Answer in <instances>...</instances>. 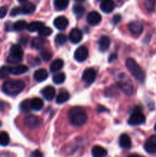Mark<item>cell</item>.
I'll list each match as a JSON object with an SVG mask.
<instances>
[{
  "label": "cell",
  "mask_w": 156,
  "mask_h": 157,
  "mask_svg": "<svg viewBox=\"0 0 156 157\" xmlns=\"http://www.w3.org/2000/svg\"><path fill=\"white\" fill-rule=\"evenodd\" d=\"M64 61L61 59H56L50 64V71L53 73H56V72L59 71L62 67H64Z\"/></svg>",
  "instance_id": "obj_24"
},
{
  "label": "cell",
  "mask_w": 156,
  "mask_h": 157,
  "mask_svg": "<svg viewBox=\"0 0 156 157\" xmlns=\"http://www.w3.org/2000/svg\"><path fill=\"white\" fill-rule=\"evenodd\" d=\"M28 63H30L32 65H38L41 64V60L37 57H30L28 58Z\"/></svg>",
  "instance_id": "obj_40"
},
{
  "label": "cell",
  "mask_w": 156,
  "mask_h": 157,
  "mask_svg": "<svg viewBox=\"0 0 156 157\" xmlns=\"http://www.w3.org/2000/svg\"><path fill=\"white\" fill-rule=\"evenodd\" d=\"M11 75V67L2 66L0 67V79H5Z\"/></svg>",
  "instance_id": "obj_33"
},
{
  "label": "cell",
  "mask_w": 156,
  "mask_h": 157,
  "mask_svg": "<svg viewBox=\"0 0 156 157\" xmlns=\"http://www.w3.org/2000/svg\"><path fill=\"white\" fill-rule=\"evenodd\" d=\"M121 20V16L119 15H116L113 16V20H112V22H113V25H117L118 23Z\"/></svg>",
  "instance_id": "obj_45"
},
{
  "label": "cell",
  "mask_w": 156,
  "mask_h": 157,
  "mask_svg": "<svg viewBox=\"0 0 156 157\" xmlns=\"http://www.w3.org/2000/svg\"><path fill=\"white\" fill-rule=\"evenodd\" d=\"M145 121V117L140 110H135L131 116L129 117L128 123L131 126H138L144 124Z\"/></svg>",
  "instance_id": "obj_6"
},
{
  "label": "cell",
  "mask_w": 156,
  "mask_h": 157,
  "mask_svg": "<svg viewBox=\"0 0 156 157\" xmlns=\"http://www.w3.org/2000/svg\"><path fill=\"white\" fill-rule=\"evenodd\" d=\"M116 58H117V55H116V53H112L108 58L109 62H113V61H115Z\"/></svg>",
  "instance_id": "obj_46"
},
{
  "label": "cell",
  "mask_w": 156,
  "mask_h": 157,
  "mask_svg": "<svg viewBox=\"0 0 156 157\" xmlns=\"http://www.w3.org/2000/svg\"><path fill=\"white\" fill-rule=\"evenodd\" d=\"M8 12V9L6 6H2L0 7V18H3L6 15Z\"/></svg>",
  "instance_id": "obj_42"
},
{
  "label": "cell",
  "mask_w": 156,
  "mask_h": 157,
  "mask_svg": "<svg viewBox=\"0 0 156 157\" xmlns=\"http://www.w3.org/2000/svg\"><path fill=\"white\" fill-rule=\"evenodd\" d=\"M145 6L148 12H152L155 5V0H144Z\"/></svg>",
  "instance_id": "obj_37"
},
{
  "label": "cell",
  "mask_w": 156,
  "mask_h": 157,
  "mask_svg": "<svg viewBox=\"0 0 156 157\" xmlns=\"http://www.w3.org/2000/svg\"><path fill=\"white\" fill-rule=\"evenodd\" d=\"M44 45V40L43 39L42 37H36L34 38L32 41V47L35 49H41L42 48L43 46Z\"/></svg>",
  "instance_id": "obj_28"
},
{
  "label": "cell",
  "mask_w": 156,
  "mask_h": 157,
  "mask_svg": "<svg viewBox=\"0 0 156 157\" xmlns=\"http://www.w3.org/2000/svg\"><path fill=\"white\" fill-rule=\"evenodd\" d=\"M110 45V39L108 36L106 35H103L101 36L99 38V41H98V47H99V50L100 52H106L107 49L109 48Z\"/></svg>",
  "instance_id": "obj_17"
},
{
  "label": "cell",
  "mask_w": 156,
  "mask_h": 157,
  "mask_svg": "<svg viewBox=\"0 0 156 157\" xmlns=\"http://www.w3.org/2000/svg\"><path fill=\"white\" fill-rule=\"evenodd\" d=\"M43 106H44V103L41 98H35L31 100V108L32 110L38 111V110H41Z\"/></svg>",
  "instance_id": "obj_23"
},
{
  "label": "cell",
  "mask_w": 156,
  "mask_h": 157,
  "mask_svg": "<svg viewBox=\"0 0 156 157\" xmlns=\"http://www.w3.org/2000/svg\"><path fill=\"white\" fill-rule=\"evenodd\" d=\"M119 144L122 148L129 149L132 147V141L127 134H122L119 136Z\"/></svg>",
  "instance_id": "obj_19"
},
{
  "label": "cell",
  "mask_w": 156,
  "mask_h": 157,
  "mask_svg": "<svg viewBox=\"0 0 156 157\" xmlns=\"http://www.w3.org/2000/svg\"><path fill=\"white\" fill-rule=\"evenodd\" d=\"M96 78V71L93 68H87L84 71L82 75V80L84 82H85L86 84H90L94 82L95 79Z\"/></svg>",
  "instance_id": "obj_8"
},
{
  "label": "cell",
  "mask_w": 156,
  "mask_h": 157,
  "mask_svg": "<svg viewBox=\"0 0 156 157\" xmlns=\"http://www.w3.org/2000/svg\"><path fill=\"white\" fill-rule=\"evenodd\" d=\"M28 71V67L25 65H17L11 67V74L14 75H20Z\"/></svg>",
  "instance_id": "obj_26"
},
{
  "label": "cell",
  "mask_w": 156,
  "mask_h": 157,
  "mask_svg": "<svg viewBox=\"0 0 156 157\" xmlns=\"http://www.w3.org/2000/svg\"><path fill=\"white\" fill-rule=\"evenodd\" d=\"M67 41V37L64 34H58L55 37V43L58 45H64Z\"/></svg>",
  "instance_id": "obj_34"
},
{
  "label": "cell",
  "mask_w": 156,
  "mask_h": 157,
  "mask_svg": "<svg viewBox=\"0 0 156 157\" xmlns=\"http://www.w3.org/2000/svg\"><path fill=\"white\" fill-rule=\"evenodd\" d=\"M41 58H42L43 61H50L52 58L51 53L47 52V51H43V52H41Z\"/></svg>",
  "instance_id": "obj_39"
},
{
  "label": "cell",
  "mask_w": 156,
  "mask_h": 157,
  "mask_svg": "<svg viewBox=\"0 0 156 157\" xmlns=\"http://www.w3.org/2000/svg\"><path fill=\"white\" fill-rule=\"evenodd\" d=\"M47 78H48V73L45 69H38V70L35 71L34 73V79L38 82L45 81Z\"/></svg>",
  "instance_id": "obj_18"
},
{
  "label": "cell",
  "mask_w": 156,
  "mask_h": 157,
  "mask_svg": "<svg viewBox=\"0 0 156 157\" xmlns=\"http://www.w3.org/2000/svg\"><path fill=\"white\" fill-rule=\"evenodd\" d=\"M43 98L47 101H51L55 96V89L52 86H47L41 90Z\"/></svg>",
  "instance_id": "obj_16"
},
{
  "label": "cell",
  "mask_w": 156,
  "mask_h": 157,
  "mask_svg": "<svg viewBox=\"0 0 156 157\" xmlns=\"http://www.w3.org/2000/svg\"><path fill=\"white\" fill-rule=\"evenodd\" d=\"M83 33L79 29H73L69 34V39L73 44H77L82 40Z\"/></svg>",
  "instance_id": "obj_11"
},
{
  "label": "cell",
  "mask_w": 156,
  "mask_h": 157,
  "mask_svg": "<svg viewBox=\"0 0 156 157\" xmlns=\"http://www.w3.org/2000/svg\"><path fill=\"white\" fill-rule=\"evenodd\" d=\"M2 126V123H1V121H0V127H1Z\"/></svg>",
  "instance_id": "obj_53"
},
{
  "label": "cell",
  "mask_w": 156,
  "mask_h": 157,
  "mask_svg": "<svg viewBox=\"0 0 156 157\" xmlns=\"http://www.w3.org/2000/svg\"><path fill=\"white\" fill-rule=\"evenodd\" d=\"M11 15L12 16H16V15H20L21 13V9H20V7H15L12 9L11 11Z\"/></svg>",
  "instance_id": "obj_41"
},
{
  "label": "cell",
  "mask_w": 156,
  "mask_h": 157,
  "mask_svg": "<svg viewBox=\"0 0 156 157\" xmlns=\"http://www.w3.org/2000/svg\"><path fill=\"white\" fill-rule=\"evenodd\" d=\"M102 20V17H101L100 14L98 13L97 12H90L87 16V21L90 25H98Z\"/></svg>",
  "instance_id": "obj_12"
},
{
  "label": "cell",
  "mask_w": 156,
  "mask_h": 157,
  "mask_svg": "<svg viewBox=\"0 0 156 157\" xmlns=\"http://www.w3.org/2000/svg\"><path fill=\"white\" fill-rule=\"evenodd\" d=\"M154 130H155V132H156V124H155V125H154Z\"/></svg>",
  "instance_id": "obj_52"
},
{
  "label": "cell",
  "mask_w": 156,
  "mask_h": 157,
  "mask_svg": "<svg viewBox=\"0 0 156 157\" xmlns=\"http://www.w3.org/2000/svg\"><path fill=\"white\" fill-rule=\"evenodd\" d=\"M44 26V23L41 21H32L31 23L28 24L27 29L28 32H39L41 29Z\"/></svg>",
  "instance_id": "obj_22"
},
{
  "label": "cell",
  "mask_w": 156,
  "mask_h": 157,
  "mask_svg": "<svg viewBox=\"0 0 156 157\" xmlns=\"http://www.w3.org/2000/svg\"><path fill=\"white\" fill-rule=\"evenodd\" d=\"M24 88V83L21 80H11L3 84L2 90L6 94L15 96L21 93Z\"/></svg>",
  "instance_id": "obj_3"
},
{
  "label": "cell",
  "mask_w": 156,
  "mask_h": 157,
  "mask_svg": "<svg viewBox=\"0 0 156 157\" xmlns=\"http://www.w3.org/2000/svg\"><path fill=\"white\" fill-rule=\"evenodd\" d=\"M85 0H75V2H84Z\"/></svg>",
  "instance_id": "obj_51"
},
{
  "label": "cell",
  "mask_w": 156,
  "mask_h": 157,
  "mask_svg": "<svg viewBox=\"0 0 156 157\" xmlns=\"http://www.w3.org/2000/svg\"><path fill=\"white\" fill-rule=\"evenodd\" d=\"M23 122L26 127H28V129H32V130L36 129L40 124L39 119L38 117L35 116V115H28V116L25 117Z\"/></svg>",
  "instance_id": "obj_9"
},
{
  "label": "cell",
  "mask_w": 156,
  "mask_h": 157,
  "mask_svg": "<svg viewBox=\"0 0 156 157\" xmlns=\"http://www.w3.org/2000/svg\"><path fill=\"white\" fill-rule=\"evenodd\" d=\"M27 25L28 24L26 23L25 21H24V20H19V21H16V22H15L12 25V30L16 31V32H21V31L26 29Z\"/></svg>",
  "instance_id": "obj_29"
},
{
  "label": "cell",
  "mask_w": 156,
  "mask_h": 157,
  "mask_svg": "<svg viewBox=\"0 0 156 157\" xmlns=\"http://www.w3.org/2000/svg\"><path fill=\"white\" fill-rule=\"evenodd\" d=\"M88 49L85 46H80L74 52V58L78 62H83L88 58Z\"/></svg>",
  "instance_id": "obj_10"
},
{
  "label": "cell",
  "mask_w": 156,
  "mask_h": 157,
  "mask_svg": "<svg viewBox=\"0 0 156 157\" xmlns=\"http://www.w3.org/2000/svg\"><path fill=\"white\" fill-rule=\"evenodd\" d=\"M70 98V94L66 90H62L58 94L56 98V102L58 104H63L64 103L67 102Z\"/></svg>",
  "instance_id": "obj_25"
},
{
  "label": "cell",
  "mask_w": 156,
  "mask_h": 157,
  "mask_svg": "<svg viewBox=\"0 0 156 157\" xmlns=\"http://www.w3.org/2000/svg\"><path fill=\"white\" fill-rule=\"evenodd\" d=\"M23 58V50L19 44H13L10 48V53L7 58V62L10 64H17L21 61Z\"/></svg>",
  "instance_id": "obj_5"
},
{
  "label": "cell",
  "mask_w": 156,
  "mask_h": 157,
  "mask_svg": "<svg viewBox=\"0 0 156 157\" xmlns=\"http://www.w3.org/2000/svg\"><path fill=\"white\" fill-rule=\"evenodd\" d=\"M0 157H14V156L9 153H2L0 154Z\"/></svg>",
  "instance_id": "obj_47"
},
{
  "label": "cell",
  "mask_w": 156,
  "mask_h": 157,
  "mask_svg": "<svg viewBox=\"0 0 156 157\" xmlns=\"http://www.w3.org/2000/svg\"><path fill=\"white\" fill-rule=\"evenodd\" d=\"M97 111L98 112H104V111H108V110H107L106 108H105L104 107H102V106H99L97 108Z\"/></svg>",
  "instance_id": "obj_48"
},
{
  "label": "cell",
  "mask_w": 156,
  "mask_h": 157,
  "mask_svg": "<svg viewBox=\"0 0 156 157\" xmlns=\"http://www.w3.org/2000/svg\"><path fill=\"white\" fill-rule=\"evenodd\" d=\"M115 94H117V91L114 87H110L106 89L105 95L106 97H114Z\"/></svg>",
  "instance_id": "obj_38"
},
{
  "label": "cell",
  "mask_w": 156,
  "mask_h": 157,
  "mask_svg": "<svg viewBox=\"0 0 156 157\" xmlns=\"http://www.w3.org/2000/svg\"><path fill=\"white\" fill-rule=\"evenodd\" d=\"M115 9V2L113 0H102L100 3V9L105 13H110Z\"/></svg>",
  "instance_id": "obj_14"
},
{
  "label": "cell",
  "mask_w": 156,
  "mask_h": 157,
  "mask_svg": "<svg viewBox=\"0 0 156 157\" xmlns=\"http://www.w3.org/2000/svg\"><path fill=\"white\" fill-rule=\"evenodd\" d=\"M54 25L59 30H64L68 26V20L64 16H59L54 21Z\"/></svg>",
  "instance_id": "obj_15"
},
{
  "label": "cell",
  "mask_w": 156,
  "mask_h": 157,
  "mask_svg": "<svg viewBox=\"0 0 156 157\" xmlns=\"http://www.w3.org/2000/svg\"><path fill=\"white\" fill-rule=\"evenodd\" d=\"M9 142H10V138L9 134L5 131L0 132V146L6 147L9 145Z\"/></svg>",
  "instance_id": "obj_31"
},
{
  "label": "cell",
  "mask_w": 156,
  "mask_h": 157,
  "mask_svg": "<svg viewBox=\"0 0 156 157\" xmlns=\"http://www.w3.org/2000/svg\"><path fill=\"white\" fill-rule=\"evenodd\" d=\"M66 79V76L64 73L61 72H58L54 75L53 78H52V81L55 84H61L64 82Z\"/></svg>",
  "instance_id": "obj_30"
},
{
  "label": "cell",
  "mask_w": 156,
  "mask_h": 157,
  "mask_svg": "<svg viewBox=\"0 0 156 157\" xmlns=\"http://www.w3.org/2000/svg\"><path fill=\"white\" fill-rule=\"evenodd\" d=\"M73 12L75 15H76L77 17H81L84 14L85 9L80 5H76V6H73Z\"/></svg>",
  "instance_id": "obj_35"
},
{
  "label": "cell",
  "mask_w": 156,
  "mask_h": 157,
  "mask_svg": "<svg viewBox=\"0 0 156 157\" xmlns=\"http://www.w3.org/2000/svg\"><path fill=\"white\" fill-rule=\"evenodd\" d=\"M128 28L129 32L135 35H140L142 32V31H143V26H142V25L141 24L139 21H134L130 22L129 24H128Z\"/></svg>",
  "instance_id": "obj_13"
},
{
  "label": "cell",
  "mask_w": 156,
  "mask_h": 157,
  "mask_svg": "<svg viewBox=\"0 0 156 157\" xmlns=\"http://www.w3.org/2000/svg\"><path fill=\"white\" fill-rule=\"evenodd\" d=\"M20 110L21 112L24 113H28L30 110H32L31 108V100L26 99L23 101L20 104Z\"/></svg>",
  "instance_id": "obj_32"
},
{
  "label": "cell",
  "mask_w": 156,
  "mask_h": 157,
  "mask_svg": "<svg viewBox=\"0 0 156 157\" xmlns=\"http://www.w3.org/2000/svg\"><path fill=\"white\" fill-rule=\"evenodd\" d=\"M21 9V13L24 15H29V14L33 13L36 9L35 5L32 2H25L23 4V6H20Z\"/></svg>",
  "instance_id": "obj_20"
},
{
  "label": "cell",
  "mask_w": 156,
  "mask_h": 157,
  "mask_svg": "<svg viewBox=\"0 0 156 157\" xmlns=\"http://www.w3.org/2000/svg\"><path fill=\"white\" fill-rule=\"evenodd\" d=\"M127 157H143V156H140V155H139V154H131Z\"/></svg>",
  "instance_id": "obj_49"
},
{
  "label": "cell",
  "mask_w": 156,
  "mask_h": 157,
  "mask_svg": "<svg viewBox=\"0 0 156 157\" xmlns=\"http://www.w3.org/2000/svg\"><path fill=\"white\" fill-rule=\"evenodd\" d=\"M125 67L128 69V71L133 75L135 78L139 82H143L145 80V73L143 70L141 68L138 63L132 58H128L125 61Z\"/></svg>",
  "instance_id": "obj_4"
},
{
  "label": "cell",
  "mask_w": 156,
  "mask_h": 157,
  "mask_svg": "<svg viewBox=\"0 0 156 157\" xmlns=\"http://www.w3.org/2000/svg\"><path fill=\"white\" fill-rule=\"evenodd\" d=\"M68 118L72 125L74 127H80L87 122V114L81 107H74L69 110Z\"/></svg>",
  "instance_id": "obj_2"
},
{
  "label": "cell",
  "mask_w": 156,
  "mask_h": 157,
  "mask_svg": "<svg viewBox=\"0 0 156 157\" xmlns=\"http://www.w3.org/2000/svg\"><path fill=\"white\" fill-rule=\"evenodd\" d=\"M18 42H19L21 44H22V45H26L27 43L28 42V38L26 35H24V36L21 37V38H19Z\"/></svg>",
  "instance_id": "obj_43"
},
{
  "label": "cell",
  "mask_w": 156,
  "mask_h": 157,
  "mask_svg": "<svg viewBox=\"0 0 156 157\" xmlns=\"http://www.w3.org/2000/svg\"><path fill=\"white\" fill-rule=\"evenodd\" d=\"M91 153L93 157H105L107 155V150L100 146H94L92 148Z\"/></svg>",
  "instance_id": "obj_21"
},
{
  "label": "cell",
  "mask_w": 156,
  "mask_h": 157,
  "mask_svg": "<svg viewBox=\"0 0 156 157\" xmlns=\"http://www.w3.org/2000/svg\"><path fill=\"white\" fill-rule=\"evenodd\" d=\"M30 157H43V154L39 150H35L31 153Z\"/></svg>",
  "instance_id": "obj_44"
},
{
  "label": "cell",
  "mask_w": 156,
  "mask_h": 157,
  "mask_svg": "<svg viewBox=\"0 0 156 157\" xmlns=\"http://www.w3.org/2000/svg\"><path fill=\"white\" fill-rule=\"evenodd\" d=\"M115 81L118 87L125 94V95L130 96L134 91V86L132 81L129 77L125 75L124 72H119L115 76Z\"/></svg>",
  "instance_id": "obj_1"
},
{
  "label": "cell",
  "mask_w": 156,
  "mask_h": 157,
  "mask_svg": "<svg viewBox=\"0 0 156 157\" xmlns=\"http://www.w3.org/2000/svg\"><path fill=\"white\" fill-rule=\"evenodd\" d=\"M18 1L19 2H21V3H25V2H27L28 0H18Z\"/></svg>",
  "instance_id": "obj_50"
},
{
  "label": "cell",
  "mask_w": 156,
  "mask_h": 157,
  "mask_svg": "<svg viewBox=\"0 0 156 157\" xmlns=\"http://www.w3.org/2000/svg\"><path fill=\"white\" fill-rule=\"evenodd\" d=\"M69 0H54V6L57 10H64L67 8Z\"/></svg>",
  "instance_id": "obj_27"
},
{
  "label": "cell",
  "mask_w": 156,
  "mask_h": 157,
  "mask_svg": "<svg viewBox=\"0 0 156 157\" xmlns=\"http://www.w3.org/2000/svg\"><path fill=\"white\" fill-rule=\"evenodd\" d=\"M144 149L148 154H155L156 153V135L150 136L144 145Z\"/></svg>",
  "instance_id": "obj_7"
},
{
  "label": "cell",
  "mask_w": 156,
  "mask_h": 157,
  "mask_svg": "<svg viewBox=\"0 0 156 157\" xmlns=\"http://www.w3.org/2000/svg\"><path fill=\"white\" fill-rule=\"evenodd\" d=\"M38 34L41 37H47L52 34V29L49 27L44 26L41 30L38 32Z\"/></svg>",
  "instance_id": "obj_36"
}]
</instances>
